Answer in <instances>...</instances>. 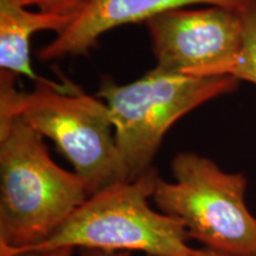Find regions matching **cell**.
Here are the masks:
<instances>
[{
    "mask_svg": "<svg viewBox=\"0 0 256 256\" xmlns=\"http://www.w3.org/2000/svg\"><path fill=\"white\" fill-rule=\"evenodd\" d=\"M196 256H224L222 254H218V252L210 250V249H197Z\"/></svg>",
    "mask_w": 256,
    "mask_h": 256,
    "instance_id": "cell-13",
    "label": "cell"
},
{
    "mask_svg": "<svg viewBox=\"0 0 256 256\" xmlns=\"http://www.w3.org/2000/svg\"><path fill=\"white\" fill-rule=\"evenodd\" d=\"M174 182L158 177L152 200L180 220L188 238L224 256H256V218L246 204L247 178L194 152L172 159Z\"/></svg>",
    "mask_w": 256,
    "mask_h": 256,
    "instance_id": "cell-4",
    "label": "cell"
},
{
    "mask_svg": "<svg viewBox=\"0 0 256 256\" xmlns=\"http://www.w3.org/2000/svg\"><path fill=\"white\" fill-rule=\"evenodd\" d=\"M14 78L2 72L0 114L18 115L42 136L52 140L84 180L89 196L130 179L104 100L44 78L32 92H19Z\"/></svg>",
    "mask_w": 256,
    "mask_h": 256,
    "instance_id": "cell-2",
    "label": "cell"
},
{
    "mask_svg": "<svg viewBox=\"0 0 256 256\" xmlns=\"http://www.w3.org/2000/svg\"><path fill=\"white\" fill-rule=\"evenodd\" d=\"M158 170L118 182L89 196L34 250L72 247L106 252L139 250L151 256H196L180 220L152 209Z\"/></svg>",
    "mask_w": 256,
    "mask_h": 256,
    "instance_id": "cell-3",
    "label": "cell"
},
{
    "mask_svg": "<svg viewBox=\"0 0 256 256\" xmlns=\"http://www.w3.org/2000/svg\"><path fill=\"white\" fill-rule=\"evenodd\" d=\"M145 23L156 68L194 78L232 76L243 44L242 12L220 6L180 8Z\"/></svg>",
    "mask_w": 256,
    "mask_h": 256,
    "instance_id": "cell-6",
    "label": "cell"
},
{
    "mask_svg": "<svg viewBox=\"0 0 256 256\" xmlns=\"http://www.w3.org/2000/svg\"><path fill=\"white\" fill-rule=\"evenodd\" d=\"M80 256H130V252H106L98 249H80Z\"/></svg>",
    "mask_w": 256,
    "mask_h": 256,
    "instance_id": "cell-12",
    "label": "cell"
},
{
    "mask_svg": "<svg viewBox=\"0 0 256 256\" xmlns=\"http://www.w3.org/2000/svg\"><path fill=\"white\" fill-rule=\"evenodd\" d=\"M14 2L24 8L37 6L40 11L75 18V16L78 14L92 0H14Z\"/></svg>",
    "mask_w": 256,
    "mask_h": 256,
    "instance_id": "cell-10",
    "label": "cell"
},
{
    "mask_svg": "<svg viewBox=\"0 0 256 256\" xmlns=\"http://www.w3.org/2000/svg\"><path fill=\"white\" fill-rule=\"evenodd\" d=\"M256 0H92L51 43L38 51L42 60L87 54L102 34L121 25L146 22L170 10L204 4L243 12Z\"/></svg>",
    "mask_w": 256,
    "mask_h": 256,
    "instance_id": "cell-7",
    "label": "cell"
},
{
    "mask_svg": "<svg viewBox=\"0 0 256 256\" xmlns=\"http://www.w3.org/2000/svg\"><path fill=\"white\" fill-rule=\"evenodd\" d=\"M243 44L232 76L256 84V2L242 12Z\"/></svg>",
    "mask_w": 256,
    "mask_h": 256,
    "instance_id": "cell-9",
    "label": "cell"
},
{
    "mask_svg": "<svg viewBox=\"0 0 256 256\" xmlns=\"http://www.w3.org/2000/svg\"><path fill=\"white\" fill-rule=\"evenodd\" d=\"M75 248L72 247H63V248H55L50 250H34V252H26L17 254L14 256H74Z\"/></svg>",
    "mask_w": 256,
    "mask_h": 256,
    "instance_id": "cell-11",
    "label": "cell"
},
{
    "mask_svg": "<svg viewBox=\"0 0 256 256\" xmlns=\"http://www.w3.org/2000/svg\"><path fill=\"white\" fill-rule=\"evenodd\" d=\"M74 19L69 16L31 11L14 0H0V69L12 75L42 81L30 62V38L34 32L54 30L56 34Z\"/></svg>",
    "mask_w": 256,
    "mask_h": 256,
    "instance_id": "cell-8",
    "label": "cell"
},
{
    "mask_svg": "<svg viewBox=\"0 0 256 256\" xmlns=\"http://www.w3.org/2000/svg\"><path fill=\"white\" fill-rule=\"evenodd\" d=\"M88 197L84 180L51 159L37 130L0 114V256L46 241Z\"/></svg>",
    "mask_w": 256,
    "mask_h": 256,
    "instance_id": "cell-1",
    "label": "cell"
},
{
    "mask_svg": "<svg viewBox=\"0 0 256 256\" xmlns=\"http://www.w3.org/2000/svg\"><path fill=\"white\" fill-rule=\"evenodd\" d=\"M234 76L194 78L153 68L136 81L104 83L96 95L110 110L118 147L133 179L152 168L165 134L200 104L238 88Z\"/></svg>",
    "mask_w": 256,
    "mask_h": 256,
    "instance_id": "cell-5",
    "label": "cell"
}]
</instances>
